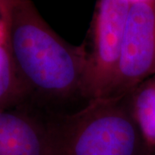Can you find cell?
Returning a JSON list of instances; mask_svg holds the SVG:
<instances>
[{"mask_svg":"<svg viewBox=\"0 0 155 155\" xmlns=\"http://www.w3.org/2000/svg\"><path fill=\"white\" fill-rule=\"evenodd\" d=\"M155 69V0H131L110 97L129 94Z\"/></svg>","mask_w":155,"mask_h":155,"instance_id":"obj_4","label":"cell"},{"mask_svg":"<svg viewBox=\"0 0 155 155\" xmlns=\"http://www.w3.org/2000/svg\"><path fill=\"white\" fill-rule=\"evenodd\" d=\"M10 7L11 0H0V110L29 100L11 50Z\"/></svg>","mask_w":155,"mask_h":155,"instance_id":"obj_6","label":"cell"},{"mask_svg":"<svg viewBox=\"0 0 155 155\" xmlns=\"http://www.w3.org/2000/svg\"><path fill=\"white\" fill-rule=\"evenodd\" d=\"M50 155H139L141 135L128 96L88 100L79 110L48 118Z\"/></svg>","mask_w":155,"mask_h":155,"instance_id":"obj_2","label":"cell"},{"mask_svg":"<svg viewBox=\"0 0 155 155\" xmlns=\"http://www.w3.org/2000/svg\"><path fill=\"white\" fill-rule=\"evenodd\" d=\"M131 0H97L85 82L87 100L110 97Z\"/></svg>","mask_w":155,"mask_h":155,"instance_id":"obj_3","label":"cell"},{"mask_svg":"<svg viewBox=\"0 0 155 155\" xmlns=\"http://www.w3.org/2000/svg\"><path fill=\"white\" fill-rule=\"evenodd\" d=\"M10 33L13 57L29 100L85 98L88 52L53 30L32 0H11Z\"/></svg>","mask_w":155,"mask_h":155,"instance_id":"obj_1","label":"cell"},{"mask_svg":"<svg viewBox=\"0 0 155 155\" xmlns=\"http://www.w3.org/2000/svg\"><path fill=\"white\" fill-rule=\"evenodd\" d=\"M127 96L141 138L150 147H155V79L139 84Z\"/></svg>","mask_w":155,"mask_h":155,"instance_id":"obj_7","label":"cell"},{"mask_svg":"<svg viewBox=\"0 0 155 155\" xmlns=\"http://www.w3.org/2000/svg\"><path fill=\"white\" fill-rule=\"evenodd\" d=\"M30 100L0 110V155H50L48 118Z\"/></svg>","mask_w":155,"mask_h":155,"instance_id":"obj_5","label":"cell"}]
</instances>
